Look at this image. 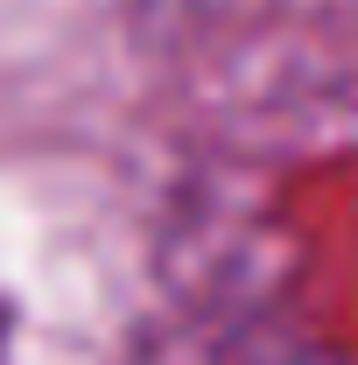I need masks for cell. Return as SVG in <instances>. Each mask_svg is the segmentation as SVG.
Returning <instances> with one entry per match:
<instances>
[]
</instances>
